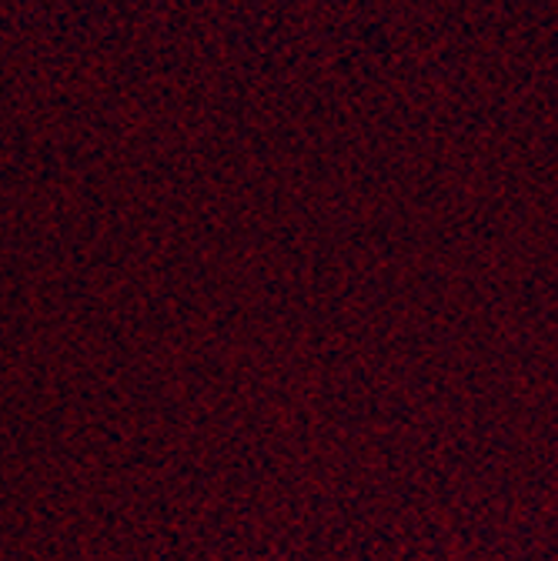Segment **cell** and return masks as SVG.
<instances>
[]
</instances>
